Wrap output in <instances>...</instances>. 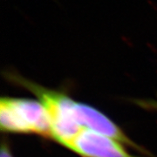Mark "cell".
I'll list each match as a JSON object with an SVG mask.
<instances>
[{"label": "cell", "mask_w": 157, "mask_h": 157, "mask_svg": "<svg viewBox=\"0 0 157 157\" xmlns=\"http://www.w3.org/2000/svg\"><path fill=\"white\" fill-rule=\"evenodd\" d=\"M0 128L5 133L37 135L51 140L52 136L50 118L38 100L2 97Z\"/></svg>", "instance_id": "2"}, {"label": "cell", "mask_w": 157, "mask_h": 157, "mask_svg": "<svg viewBox=\"0 0 157 157\" xmlns=\"http://www.w3.org/2000/svg\"><path fill=\"white\" fill-rule=\"evenodd\" d=\"M6 78L28 90L42 103L50 118L52 140L67 148L83 129L75 119L77 101L58 90L50 89L15 73H6Z\"/></svg>", "instance_id": "1"}, {"label": "cell", "mask_w": 157, "mask_h": 157, "mask_svg": "<svg viewBox=\"0 0 157 157\" xmlns=\"http://www.w3.org/2000/svg\"><path fill=\"white\" fill-rule=\"evenodd\" d=\"M140 107L145 109L157 111V100H147V101H138L136 102Z\"/></svg>", "instance_id": "4"}, {"label": "cell", "mask_w": 157, "mask_h": 157, "mask_svg": "<svg viewBox=\"0 0 157 157\" xmlns=\"http://www.w3.org/2000/svg\"><path fill=\"white\" fill-rule=\"evenodd\" d=\"M0 157H13L11 154L10 147L7 144V142L3 141L2 146H1V155Z\"/></svg>", "instance_id": "5"}, {"label": "cell", "mask_w": 157, "mask_h": 157, "mask_svg": "<svg viewBox=\"0 0 157 157\" xmlns=\"http://www.w3.org/2000/svg\"><path fill=\"white\" fill-rule=\"evenodd\" d=\"M124 146L107 136L83 130L67 148L80 157H139L130 154Z\"/></svg>", "instance_id": "3"}]
</instances>
